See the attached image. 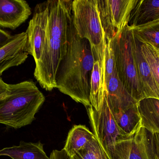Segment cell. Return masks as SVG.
Masks as SVG:
<instances>
[{
    "instance_id": "6da1fadb",
    "label": "cell",
    "mask_w": 159,
    "mask_h": 159,
    "mask_svg": "<svg viewBox=\"0 0 159 159\" xmlns=\"http://www.w3.org/2000/svg\"><path fill=\"white\" fill-rule=\"evenodd\" d=\"M96 61L89 41L77 35L72 16L67 52L57 72L56 88L86 108L91 106V82Z\"/></svg>"
},
{
    "instance_id": "7a4b0ae2",
    "label": "cell",
    "mask_w": 159,
    "mask_h": 159,
    "mask_svg": "<svg viewBox=\"0 0 159 159\" xmlns=\"http://www.w3.org/2000/svg\"><path fill=\"white\" fill-rule=\"evenodd\" d=\"M47 54L41 72L36 80L43 88H56L59 66L66 54L69 30L72 16L71 0H49Z\"/></svg>"
},
{
    "instance_id": "3957f363",
    "label": "cell",
    "mask_w": 159,
    "mask_h": 159,
    "mask_svg": "<svg viewBox=\"0 0 159 159\" xmlns=\"http://www.w3.org/2000/svg\"><path fill=\"white\" fill-rule=\"evenodd\" d=\"M9 95L0 106V123L20 129L30 125L45 101L32 81L8 84Z\"/></svg>"
},
{
    "instance_id": "277c9868",
    "label": "cell",
    "mask_w": 159,
    "mask_h": 159,
    "mask_svg": "<svg viewBox=\"0 0 159 159\" xmlns=\"http://www.w3.org/2000/svg\"><path fill=\"white\" fill-rule=\"evenodd\" d=\"M72 20L77 35L89 42L93 53L99 62L102 77L105 83L107 44L95 0L73 1Z\"/></svg>"
},
{
    "instance_id": "5b68a950",
    "label": "cell",
    "mask_w": 159,
    "mask_h": 159,
    "mask_svg": "<svg viewBox=\"0 0 159 159\" xmlns=\"http://www.w3.org/2000/svg\"><path fill=\"white\" fill-rule=\"evenodd\" d=\"M132 36V31L128 25L110 42L120 79L126 91L138 102L143 99V92L133 49Z\"/></svg>"
},
{
    "instance_id": "8992f818",
    "label": "cell",
    "mask_w": 159,
    "mask_h": 159,
    "mask_svg": "<svg viewBox=\"0 0 159 159\" xmlns=\"http://www.w3.org/2000/svg\"><path fill=\"white\" fill-rule=\"evenodd\" d=\"M48 16V1L37 4L26 31L27 51L35 63L34 73L35 79L41 72L46 57Z\"/></svg>"
},
{
    "instance_id": "52a82bcc",
    "label": "cell",
    "mask_w": 159,
    "mask_h": 159,
    "mask_svg": "<svg viewBox=\"0 0 159 159\" xmlns=\"http://www.w3.org/2000/svg\"><path fill=\"white\" fill-rule=\"evenodd\" d=\"M93 133L108 159H115L114 147L116 143L127 138L120 130L110 111L105 92L102 105L97 111L92 106L87 107Z\"/></svg>"
},
{
    "instance_id": "ba28073f",
    "label": "cell",
    "mask_w": 159,
    "mask_h": 159,
    "mask_svg": "<svg viewBox=\"0 0 159 159\" xmlns=\"http://www.w3.org/2000/svg\"><path fill=\"white\" fill-rule=\"evenodd\" d=\"M137 0H95L107 42L122 32L129 25Z\"/></svg>"
},
{
    "instance_id": "9c48e42d",
    "label": "cell",
    "mask_w": 159,
    "mask_h": 159,
    "mask_svg": "<svg viewBox=\"0 0 159 159\" xmlns=\"http://www.w3.org/2000/svg\"><path fill=\"white\" fill-rule=\"evenodd\" d=\"M107 44L105 74L106 93L113 115L138 102L123 87L116 69L114 50L110 41L107 42Z\"/></svg>"
},
{
    "instance_id": "30bf717a",
    "label": "cell",
    "mask_w": 159,
    "mask_h": 159,
    "mask_svg": "<svg viewBox=\"0 0 159 159\" xmlns=\"http://www.w3.org/2000/svg\"><path fill=\"white\" fill-rule=\"evenodd\" d=\"M147 144V130L141 127L133 135L116 143L115 159H149Z\"/></svg>"
},
{
    "instance_id": "8fae6325",
    "label": "cell",
    "mask_w": 159,
    "mask_h": 159,
    "mask_svg": "<svg viewBox=\"0 0 159 159\" xmlns=\"http://www.w3.org/2000/svg\"><path fill=\"white\" fill-rule=\"evenodd\" d=\"M26 32L15 35L11 40L0 49V77L7 69L25 62L28 58Z\"/></svg>"
},
{
    "instance_id": "7c38bea8",
    "label": "cell",
    "mask_w": 159,
    "mask_h": 159,
    "mask_svg": "<svg viewBox=\"0 0 159 159\" xmlns=\"http://www.w3.org/2000/svg\"><path fill=\"white\" fill-rule=\"evenodd\" d=\"M132 41L138 76L142 87L143 99L152 98L159 100L158 87L153 77L151 68L142 53L141 42L133 31Z\"/></svg>"
},
{
    "instance_id": "4fadbf2b",
    "label": "cell",
    "mask_w": 159,
    "mask_h": 159,
    "mask_svg": "<svg viewBox=\"0 0 159 159\" xmlns=\"http://www.w3.org/2000/svg\"><path fill=\"white\" fill-rule=\"evenodd\" d=\"M28 3L23 0H0V27L16 30L31 15Z\"/></svg>"
},
{
    "instance_id": "5bb4252c",
    "label": "cell",
    "mask_w": 159,
    "mask_h": 159,
    "mask_svg": "<svg viewBox=\"0 0 159 159\" xmlns=\"http://www.w3.org/2000/svg\"><path fill=\"white\" fill-rule=\"evenodd\" d=\"M159 22V0H137L132 11L129 26L131 29Z\"/></svg>"
},
{
    "instance_id": "9a60e30c",
    "label": "cell",
    "mask_w": 159,
    "mask_h": 159,
    "mask_svg": "<svg viewBox=\"0 0 159 159\" xmlns=\"http://www.w3.org/2000/svg\"><path fill=\"white\" fill-rule=\"evenodd\" d=\"M141 126L151 133H159V100L144 98L137 103Z\"/></svg>"
},
{
    "instance_id": "2e32d148",
    "label": "cell",
    "mask_w": 159,
    "mask_h": 159,
    "mask_svg": "<svg viewBox=\"0 0 159 159\" xmlns=\"http://www.w3.org/2000/svg\"><path fill=\"white\" fill-rule=\"evenodd\" d=\"M7 156L12 159H50L44 150L42 143H25L21 141L18 146L0 150V156Z\"/></svg>"
},
{
    "instance_id": "e0dca14e",
    "label": "cell",
    "mask_w": 159,
    "mask_h": 159,
    "mask_svg": "<svg viewBox=\"0 0 159 159\" xmlns=\"http://www.w3.org/2000/svg\"><path fill=\"white\" fill-rule=\"evenodd\" d=\"M95 138L93 133L86 126L75 125L69 132L63 149L66 152L68 158H70Z\"/></svg>"
},
{
    "instance_id": "ac0fdd59",
    "label": "cell",
    "mask_w": 159,
    "mask_h": 159,
    "mask_svg": "<svg viewBox=\"0 0 159 159\" xmlns=\"http://www.w3.org/2000/svg\"><path fill=\"white\" fill-rule=\"evenodd\" d=\"M113 116L120 130L125 137L133 135L142 127L137 103Z\"/></svg>"
},
{
    "instance_id": "d6986e66",
    "label": "cell",
    "mask_w": 159,
    "mask_h": 159,
    "mask_svg": "<svg viewBox=\"0 0 159 159\" xmlns=\"http://www.w3.org/2000/svg\"><path fill=\"white\" fill-rule=\"evenodd\" d=\"M105 92V83L102 77L99 62L96 61L93 70L90 95L91 105L96 111H100L102 107Z\"/></svg>"
},
{
    "instance_id": "ffe728a7",
    "label": "cell",
    "mask_w": 159,
    "mask_h": 159,
    "mask_svg": "<svg viewBox=\"0 0 159 159\" xmlns=\"http://www.w3.org/2000/svg\"><path fill=\"white\" fill-rule=\"evenodd\" d=\"M131 29L134 34L140 42L150 44L156 48H159V25Z\"/></svg>"
},
{
    "instance_id": "44dd1931",
    "label": "cell",
    "mask_w": 159,
    "mask_h": 159,
    "mask_svg": "<svg viewBox=\"0 0 159 159\" xmlns=\"http://www.w3.org/2000/svg\"><path fill=\"white\" fill-rule=\"evenodd\" d=\"M141 43L142 53L151 68L153 77L159 89V51L150 44Z\"/></svg>"
},
{
    "instance_id": "7402d4cb",
    "label": "cell",
    "mask_w": 159,
    "mask_h": 159,
    "mask_svg": "<svg viewBox=\"0 0 159 159\" xmlns=\"http://www.w3.org/2000/svg\"><path fill=\"white\" fill-rule=\"evenodd\" d=\"M69 159H108L98 140L95 138Z\"/></svg>"
},
{
    "instance_id": "603a6c76",
    "label": "cell",
    "mask_w": 159,
    "mask_h": 159,
    "mask_svg": "<svg viewBox=\"0 0 159 159\" xmlns=\"http://www.w3.org/2000/svg\"><path fill=\"white\" fill-rule=\"evenodd\" d=\"M147 150L149 159H159V133L148 131Z\"/></svg>"
},
{
    "instance_id": "cb8c5ba5",
    "label": "cell",
    "mask_w": 159,
    "mask_h": 159,
    "mask_svg": "<svg viewBox=\"0 0 159 159\" xmlns=\"http://www.w3.org/2000/svg\"><path fill=\"white\" fill-rule=\"evenodd\" d=\"M13 35L0 29V49L6 45L12 39Z\"/></svg>"
},
{
    "instance_id": "d4e9b609",
    "label": "cell",
    "mask_w": 159,
    "mask_h": 159,
    "mask_svg": "<svg viewBox=\"0 0 159 159\" xmlns=\"http://www.w3.org/2000/svg\"><path fill=\"white\" fill-rule=\"evenodd\" d=\"M49 158L50 159H69L66 152L63 149L61 150H53Z\"/></svg>"
},
{
    "instance_id": "484cf974",
    "label": "cell",
    "mask_w": 159,
    "mask_h": 159,
    "mask_svg": "<svg viewBox=\"0 0 159 159\" xmlns=\"http://www.w3.org/2000/svg\"><path fill=\"white\" fill-rule=\"evenodd\" d=\"M8 92V84L5 83L0 77V96L6 94Z\"/></svg>"
},
{
    "instance_id": "4316f807",
    "label": "cell",
    "mask_w": 159,
    "mask_h": 159,
    "mask_svg": "<svg viewBox=\"0 0 159 159\" xmlns=\"http://www.w3.org/2000/svg\"><path fill=\"white\" fill-rule=\"evenodd\" d=\"M8 95H9V90H8V92L6 94H4V95L0 96V106L4 102L5 100H6Z\"/></svg>"
},
{
    "instance_id": "83f0119b",
    "label": "cell",
    "mask_w": 159,
    "mask_h": 159,
    "mask_svg": "<svg viewBox=\"0 0 159 159\" xmlns=\"http://www.w3.org/2000/svg\"><path fill=\"white\" fill-rule=\"evenodd\" d=\"M158 49V51H159V48H158V49Z\"/></svg>"
},
{
    "instance_id": "f1b7e54d",
    "label": "cell",
    "mask_w": 159,
    "mask_h": 159,
    "mask_svg": "<svg viewBox=\"0 0 159 159\" xmlns=\"http://www.w3.org/2000/svg\"><path fill=\"white\" fill-rule=\"evenodd\" d=\"M155 26H156V25H155Z\"/></svg>"
}]
</instances>
